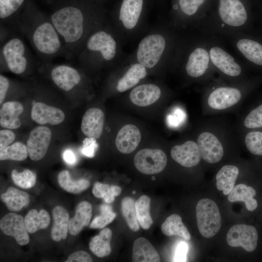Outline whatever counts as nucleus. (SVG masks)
Returning a JSON list of instances; mask_svg holds the SVG:
<instances>
[{
  "mask_svg": "<svg viewBox=\"0 0 262 262\" xmlns=\"http://www.w3.org/2000/svg\"><path fill=\"white\" fill-rule=\"evenodd\" d=\"M63 42L67 58L76 57L89 34L108 17L99 5L68 4L49 16Z\"/></svg>",
  "mask_w": 262,
  "mask_h": 262,
  "instance_id": "f257e3e1",
  "label": "nucleus"
},
{
  "mask_svg": "<svg viewBox=\"0 0 262 262\" xmlns=\"http://www.w3.org/2000/svg\"><path fill=\"white\" fill-rule=\"evenodd\" d=\"M124 44L108 17L89 34L75 57L87 70L119 66L128 55L123 51Z\"/></svg>",
  "mask_w": 262,
  "mask_h": 262,
  "instance_id": "f03ea898",
  "label": "nucleus"
},
{
  "mask_svg": "<svg viewBox=\"0 0 262 262\" xmlns=\"http://www.w3.org/2000/svg\"><path fill=\"white\" fill-rule=\"evenodd\" d=\"M15 30L28 40L42 63L66 56L61 38L50 19L37 10L28 8L19 15Z\"/></svg>",
  "mask_w": 262,
  "mask_h": 262,
  "instance_id": "7ed1b4c3",
  "label": "nucleus"
},
{
  "mask_svg": "<svg viewBox=\"0 0 262 262\" xmlns=\"http://www.w3.org/2000/svg\"><path fill=\"white\" fill-rule=\"evenodd\" d=\"M147 0H121L110 19L124 44L135 41L149 28Z\"/></svg>",
  "mask_w": 262,
  "mask_h": 262,
  "instance_id": "20e7f679",
  "label": "nucleus"
},
{
  "mask_svg": "<svg viewBox=\"0 0 262 262\" xmlns=\"http://www.w3.org/2000/svg\"><path fill=\"white\" fill-rule=\"evenodd\" d=\"M142 37L125 61L139 63L147 71L158 69L167 61L169 45L167 33L158 23L149 27Z\"/></svg>",
  "mask_w": 262,
  "mask_h": 262,
  "instance_id": "39448f33",
  "label": "nucleus"
},
{
  "mask_svg": "<svg viewBox=\"0 0 262 262\" xmlns=\"http://www.w3.org/2000/svg\"><path fill=\"white\" fill-rule=\"evenodd\" d=\"M0 61L1 67L22 75L33 67L37 61L23 38L13 31L0 41Z\"/></svg>",
  "mask_w": 262,
  "mask_h": 262,
  "instance_id": "423d86ee",
  "label": "nucleus"
},
{
  "mask_svg": "<svg viewBox=\"0 0 262 262\" xmlns=\"http://www.w3.org/2000/svg\"><path fill=\"white\" fill-rule=\"evenodd\" d=\"M196 217L198 230L203 237L211 238L220 230V213L213 200L209 198L200 200L196 206Z\"/></svg>",
  "mask_w": 262,
  "mask_h": 262,
  "instance_id": "0eeeda50",
  "label": "nucleus"
},
{
  "mask_svg": "<svg viewBox=\"0 0 262 262\" xmlns=\"http://www.w3.org/2000/svg\"><path fill=\"white\" fill-rule=\"evenodd\" d=\"M45 64L49 68L51 80L63 91H72L82 81L81 72L72 66L67 64L52 65L51 62Z\"/></svg>",
  "mask_w": 262,
  "mask_h": 262,
  "instance_id": "6e6552de",
  "label": "nucleus"
},
{
  "mask_svg": "<svg viewBox=\"0 0 262 262\" xmlns=\"http://www.w3.org/2000/svg\"><path fill=\"white\" fill-rule=\"evenodd\" d=\"M167 157L162 150L144 148L137 152L134 164L141 173L147 175L159 173L165 167Z\"/></svg>",
  "mask_w": 262,
  "mask_h": 262,
  "instance_id": "1a4fd4ad",
  "label": "nucleus"
},
{
  "mask_svg": "<svg viewBox=\"0 0 262 262\" xmlns=\"http://www.w3.org/2000/svg\"><path fill=\"white\" fill-rule=\"evenodd\" d=\"M258 235L256 229L251 225L238 224L232 226L227 234V242L232 247L241 246L247 252L257 247Z\"/></svg>",
  "mask_w": 262,
  "mask_h": 262,
  "instance_id": "9d476101",
  "label": "nucleus"
},
{
  "mask_svg": "<svg viewBox=\"0 0 262 262\" xmlns=\"http://www.w3.org/2000/svg\"><path fill=\"white\" fill-rule=\"evenodd\" d=\"M120 67L121 75L118 76L115 84V89L119 93L124 92L134 87L148 74L147 69L138 63L127 62L125 61Z\"/></svg>",
  "mask_w": 262,
  "mask_h": 262,
  "instance_id": "9b49d317",
  "label": "nucleus"
},
{
  "mask_svg": "<svg viewBox=\"0 0 262 262\" xmlns=\"http://www.w3.org/2000/svg\"><path fill=\"white\" fill-rule=\"evenodd\" d=\"M52 136L50 130L45 126H38L30 132L27 142L28 155L33 161H39L46 154Z\"/></svg>",
  "mask_w": 262,
  "mask_h": 262,
  "instance_id": "f8f14e48",
  "label": "nucleus"
},
{
  "mask_svg": "<svg viewBox=\"0 0 262 262\" xmlns=\"http://www.w3.org/2000/svg\"><path fill=\"white\" fill-rule=\"evenodd\" d=\"M201 158L210 164L219 162L224 153L223 145L219 139L213 133L204 131L201 133L196 142Z\"/></svg>",
  "mask_w": 262,
  "mask_h": 262,
  "instance_id": "ddd939ff",
  "label": "nucleus"
},
{
  "mask_svg": "<svg viewBox=\"0 0 262 262\" xmlns=\"http://www.w3.org/2000/svg\"><path fill=\"white\" fill-rule=\"evenodd\" d=\"M0 228L4 234L14 237L20 246L30 242L24 219L19 214L15 213L6 214L0 221Z\"/></svg>",
  "mask_w": 262,
  "mask_h": 262,
  "instance_id": "4468645a",
  "label": "nucleus"
},
{
  "mask_svg": "<svg viewBox=\"0 0 262 262\" xmlns=\"http://www.w3.org/2000/svg\"><path fill=\"white\" fill-rule=\"evenodd\" d=\"M219 13L222 21L232 26H240L247 20V13L239 0H220Z\"/></svg>",
  "mask_w": 262,
  "mask_h": 262,
  "instance_id": "2eb2a0df",
  "label": "nucleus"
},
{
  "mask_svg": "<svg viewBox=\"0 0 262 262\" xmlns=\"http://www.w3.org/2000/svg\"><path fill=\"white\" fill-rule=\"evenodd\" d=\"M239 90L235 88L223 87L214 90L209 95L208 104L216 110H223L238 103L241 98Z\"/></svg>",
  "mask_w": 262,
  "mask_h": 262,
  "instance_id": "dca6fc26",
  "label": "nucleus"
},
{
  "mask_svg": "<svg viewBox=\"0 0 262 262\" xmlns=\"http://www.w3.org/2000/svg\"><path fill=\"white\" fill-rule=\"evenodd\" d=\"M170 154L174 161L186 167L196 166L201 158L197 143L191 140L174 146Z\"/></svg>",
  "mask_w": 262,
  "mask_h": 262,
  "instance_id": "f3484780",
  "label": "nucleus"
},
{
  "mask_svg": "<svg viewBox=\"0 0 262 262\" xmlns=\"http://www.w3.org/2000/svg\"><path fill=\"white\" fill-rule=\"evenodd\" d=\"M31 117L34 122L38 124L56 125L64 120L65 115L64 113L58 108L37 102L32 107Z\"/></svg>",
  "mask_w": 262,
  "mask_h": 262,
  "instance_id": "a211bd4d",
  "label": "nucleus"
},
{
  "mask_svg": "<svg viewBox=\"0 0 262 262\" xmlns=\"http://www.w3.org/2000/svg\"><path fill=\"white\" fill-rule=\"evenodd\" d=\"M105 116L103 111L97 108L89 109L82 117L81 130L88 137L99 138L102 133Z\"/></svg>",
  "mask_w": 262,
  "mask_h": 262,
  "instance_id": "6ab92c4d",
  "label": "nucleus"
},
{
  "mask_svg": "<svg viewBox=\"0 0 262 262\" xmlns=\"http://www.w3.org/2000/svg\"><path fill=\"white\" fill-rule=\"evenodd\" d=\"M141 139V135L138 128L134 125L127 124L118 131L115 143L119 152L129 154L136 149Z\"/></svg>",
  "mask_w": 262,
  "mask_h": 262,
  "instance_id": "aec40b11",
  "label": "nucleus"
},
{
  "mask_svg": "<svg viewBox=\"0 0 262 262\" xmlns=\"http://www.w3.org/2000/svg\"><path fill=\"white\" fill-rule=\"evenodd\" d=\"M162 90L154 83H144L134 87L130 93L131 101L135 105L145 107L157 101L161 96Z\"/></svg>",
  "mask_w": 262,
  "mask_h": 262,
  "instance_id": "412c9836",
  "label": "nucleus"
},
{
  "mask_svg": "<svg viewBox=\"0 0 262 262\" xmlns=\"http://www.w3.org/2000/svg\"><path fill=\"white\" fill-rule=\"evenodd\" d=\"M210 56L213 64L226 75L235 77L241 73L240 66L234 62L231 55L221 48H212Z\"/></svg>",
  "mask_w": 262,
  "mask_h": 262,
  "instance_id": "4be33fe9",
  "label": "nucleus"
},
{
  "mask_svg": "<svg viewBox=\"0 0 262 262\" xmlns=\"http://www.w3.org/2000/svg\"><path fill=\"white\" fill-rule=\"evenodd\" d=\"M24 108L17 101H10L2 104L0 109V125L5 128L16 129L21 125L19 116Z\"/></svg>",
  "mask_w": 262,
  "mask_h": 262,
  "instance_id": "5701e85b",
  "label": "nucleus"
},
{
  "mask_svg": "<svg viewBox=\"0 0 262 262\" xmlns=\"http://www.w3.org/2000/svg\"><path fill=\"white\" fill-rule=\"evenodd\" d=\"M209 62V55L207 51L196 48L188 56L185 65L186 72L191 77H199L205 73Z\"/></svg>",
  "mask_w": 262,
  "mask_h": 262,
  "instance_id": "b1692460",
  "label": "nucleus"
},
{
  "mask_svg": "<svg viewBox=\"0 0 262 262\" xmlns=\"http://www.w3.org/2000/svg\"><path fill=\"white\" fill-rule=\"evenodd\" d=\"M25 0H0V30L15 31L16 14Z\"/></svg>",
  "mask_w": 262,
  "mask_h": 262,
  "instance_id": "393cba45",
  "label": "nucleus"
},
{
  "mask_svg": "<svg viewBox=\"0 0 262 262\" xmlns=\"http://www.w3.org/2000/svg\"><path fill=\"white\" fill-rule=\"evenodd\" d=\"M132 260L134 262H159L160 255L147 239L140 237L133 245Z\"/></svg>",
  "mask_w": 262,
  "mask_h": 262,
  "instance_id": "a878e982",
  "label": "nucleus"
},
{
  "mask_svg": "<svg viewBox=\"0 0 262 262\" xmlns=\"http://www.w3.org/2000/svg\"><path fill=\"white\" fill-rule=\"evenodd\" d=\"M92 212V205L88 202L83 201L79 203L75 215L69 221L68 231L71 235H77L83 228L89 225Z\"/></svg>",
  "mask_w": 262,
  "mask_h": 262,
  "instance_id": "bb28decb",
  "label": "nucleus"
},
{
  "mask_svg": "<svg viewBox=\"0 0 262 262\" xmlns=\"http://www.w3.org/2000/svg\"><path fill=\"white\" fill-rule=\"evenodd\" d=\"M53 224L51 231V238L59 242L66 239L68 230L69 214L67 210L60 206L52 210Z\"/></svg>",
  "mask_w": 262,
  "mask_h": 262,
  "instance_id": "cd10ccee",
  "label": "nucleus"
},
{
  "mask_svg": "<svg viewBox=\"0 0 262 262\" xmlns=\"http://www.w3.org/2000/svg\"><path fill=\"white\" fill-rule=\"evenodd\" d=\"M256 195V191L252 187L240 183L234 186L228 195V199L230 202L242 201L247 210L252 212L258 206L257 201L254 197Z\"/></svg>",
  "mask_w": 262,
  "mask_h": 262,
  "instance_id": "c85d7f7f",
  "label": "nucleus"
},
{
  "mask_svg": "<svg viewBox=\"0 0 262 262\" xmlns=\"http://www.w3.org/2000/svg\"><path fill=\"white\" fill-rule=\"evenodd\" d=\"M239 173L238 168L233 165H225L216 175V185L217 189L222 191L225 195H228L233 188Z\"/></svg>",
  "mask_w": 262,
  "mask_h": 262,
  "instance_id": "c756f323",
  "label": "nucleus"
},
{
  "mask_svg": "<svg viewBox=\"0 0 262 262\" xmlns=\"http://www.w3.org/2000/svg\"><path fill=\"white\" fill-rule=\"evenodd\" d=\"M29 195L13 187H9L6 192L1 194L0 199L9 210L18 212L30 202Z\"/></svg>",
  "mask_w": 262,
  "mask_h": 262,
  "instance_id": "7c9ffc66",
  "label": "nucleus"
},
{
  "mask_svg": "<svg viewBox=\"0 0 262 262\" xmlns=\"http://www.w3.org/2000/svg\"><path fill=\"white\" fill-rule=\"evenodd\" d=\"M161 230L168 236L177 235L187 241L191 239L190 234L182 222L181 218L177 214H172L166 218L161 225Z\"/></svg>",
  "mask_w": 262,
  "mask_h": 262,
  "instance_id": "2f4dec72",
  "label": "nucleus"
},
{
  "mask_svg": "<svg viewBox=\"0 0 262 262\" xmlns=\"http://www.w3.org/2000/svg\"><path fill=\"white\" fill-rule=\"evenodd\" d=\"M25 225L28 233H33L37 230L47 228L50 217L47 211L41 209L39 212L35 209L28 212L24 218Z\"/></svg>",
  "mask_w": 262,
  "mask_h": 262,
  "instance_id": "473e14b6",
  "label": "nucleus"
},
{
  "mask_svg": "<svg viewBox=\"0 0 262 262\" xmlns=\"http://www.w3.org/2000/svg\"><path fill=\"white\" fill-rule=\"evenodd\" d=\"M112 236L111 229L108 228L102 229L98 235L91 240L89 245L90 250L98 257L108 256L111 252L110 242Z\"/></svg>",
  "mask_w": 262,
  "mask_h": 262,
  "instance_id": "72a5a7b5",
  "label": "nucleus"
},
{
  "mask_svg": "<svg viewBox=\"0 0 262 262\" xmlns=\"http://www.w3.org/2000/svg\"><path fill=\"white\" fill-rule=\"evenodd\" d=\"M238 49L244 56L255 64L262 66V45L247 39L240 40L237 43Z\"/></svg>",
  "mask_w": 262,
  "mask_h": 262,
  "instance_id": "f704fd0d",
  "label": "nucleus"
},
{
  "mask_svg": "<svg viewBox=\"0 0 262 262\" xmlns=\"http://www.w3.org/2000/svg\"><path fill=\"white\" fill-rule=\"evenodd\" d=\"M57 180L61 188L72 194L80 193L87 189L90 185L89 181L86 179L72 180L69 172L66 170H63L59 173Z\"/></svg>",
  "mask_w": 262,
  "mask_h": 262,
  "instance_id": "c9c22d12",
  "label": "nucleus"
},
{
  "mask_svg": "<svg viewBox=\"0 0 262 262\" xmlns=\"http://www.w3.org/2000/svg\"><path fill=\"white\" fill-rule=\"evenodd\" d=\"M150 198L142 195L135 202L136 216L140 226L144 229H148L153 224L150 214Z\"/></svg>",
  "mask_w": 262,
  "mask_h": 262,
  "instance_id": "e433bc0d",
  "label": "nucleus"
},
{
  "mask_svg": "<svg viewBox=\"0 0 262 262\" xmlns=\"http://www.w3.org/2000/svg\"><path fill=\"white\" fill-rule=\"evenodd\" d=\"M121 211L129 228L133 231H137L140 225L136 216L134 199L130 197H124L121 202Z\"/></svg>",
  "mask_w": 262,
  "mask_h": 262,
  "instance_id": "4c0bfd02",
  "label": "nucleus"
},
{
  "mask_svg": "<svg viewBox=\"0 0 262 262\" xmlns=\"http://www.w3.org/2000/svg\"><path fill=\"white\" fill-rule=\"evenodd\" d=\"M120 187L116 185H111L103 184L99 182L94 183L92 189V193L97 198H103L107 203H112L115 197L119 196L121 193Z\"/></svg>",
  "mask_w": 262,
  "mask_h": 262,
  "instance_id": "58836bf2",
  "label": "nucleus"
},
{
  "mask_svg": "<svg viewBox=\"0 0 262 262\" xmlns=\"http://www.w3.org/2000/svg\"><path fill=\"white\" fill-rule=\"evenodd\" d=\"M28 155L27 146L19 142H16L0 151V161L11 160L21 161L25 160Z\"/></svg>",
  "mask_w": 262,
  "mask_h": 262,
  "instance_id": "ea45409f",
  "label": "nucleus"
},
{
  "mask_svg": "<svg viewBox=\"0 0 262 262\" xmlns=\"http://www.w3.org/2000/svg\"><path fill=\"white\" fill-rule=\"evenodd\" d=\"M11 178L15 184L24 189L33 187L36 181V174L29 169H25L22 172L13 170L11 173Z\"/></svg>",
  "mask_w": 262,
  "mask_h": 262,
  "instance_id": "a19ab883",
  "label": "nucleus"
},
{
  "mask_svg": "<svg viewBox=\"0 0 262 262\" xmlns=\"http://www.w3.org/2000/svg\"><path fill=\"white\" fill-rule=\"evenodd\" d=\"M100 213L95 217L90 225L92 229H102L111 223L116 216L110 205L102 204L100 206Z\"/></svg>",
  "mask_w": 262,
  "mask_h": 262,
  "instance_id": "79ce46f5",
  "label": "nucleus"
},
{
  "mask_svg": "<svg viewBox=\"0 0 262 262\" xmlns=\"http://www.w3.org/2000/svg\"><path fill=\"white\" fill-rule=\"evenodd\" d=\"M245 144L252 154L262 155V132L251 131L245 137Z\"/></svg>",
  "mask_w": 262,
  "mask_h": 262,
  "instance_id": "37998d69",
  "label": "nucleus"
},
{
  "mask_svg": "<svg viewBox=\"0 0 262 262\" xmlns=\"http://www.w3.org/2000/svg\"><path fill=\"white\" fill-rule=\"evenodd\" d=\"M244 124L246 128L249 129L262 127V104L248 114L244 120Z\"/></svg>",
  "mask_w": 262,
  "mask_h": 262,
  "instance_id": "c03bdc74",
  "label": "nucleus"
},
{
  "mask_svg": "<svg viewBox=\"0 0 262 262\" xmlns=\"http://www.w3.org/2000/svg\"><path fill=\"white\" fill-rule=\"evenodd\" d=\"M178 4L175 5L174 8L178 7L183 14L187 16L194 15L197 11L199 7L205 0H178Z\"/></svg>",
  "mask_w": 262,
  "mask_h": 262,
  "instance_id": "a18cd8bd",
  "label": "nucleus"
},
{
  "mask_svg": "<svg viewBox=\"0 0 262 262\" xmlns=\"http://www.w3.org/2000/svg\"><path fill=\"white\" fill-rule=\"evenodd\" d=\"M96 139L93 137H87L83 141L82 153L86 157L93 158L95 154L98 145Z\"/></svg>",
  "mask_w": 262,
  "mask_h": 262,
  "instance_id": "49530a36",
  "label": "nucleus"
},
{
  "mask_svg": "<svg viewBox=\"0 0 262 262\" xmlns=\"http://www.w3.org/2000/svg\"><path fill=\"white\" fill-rule=\"evenodd\" d=\"M188 246L184 242H180L175 250L173 262H186Z\"/></svg>",
  "mask_w": 262,
  "mask_h": 262,
  "instance_id": "de8ad7c7",
  "label": "nucleus"
},
{
  "mask_svg": "<svg viewBox=\"0 0 262 262\" xmlns=\"http://www.w3.org/2000/svg\"><path fill=\"white\" fill-rule=\"evenodd\" d=\"M16 138L15 133L9 130L0 131V151L9 146L14 142Z\"/></svg>",
  "mask_w": 262,
  "mask_h": 262,
  "instance_id": "09e8293b",
  "label": "nucleus"
},
{
  "mask_svg": "<svg viewBox=\"0 0 262 262\" xmlns=\"http://www.w3.org/2000/svg\"><path fill=\"white\" fill-rule=\"evenodd\" d=\"M91 262L92 259L90 255L84 251H79L71 254L66 262Z\"/></svg>",
  "mask_w": 262,
  "mask_h": 262,
  "instance_id": "8fccbe9b",
  "label": "nucleus"
},
{
  "mask_svg": "<svg viewBox=\"0 0 262 262\" xmlns=\"http://www.w3.org/2000/svg\"><path fill=\"white\" fill-rule=\"evenodd\" d=\"M10 84V80L5 76L0 75V104H2L6 97Z\"/></svg>",
  "mask_w": 262,
  "mask_h": 262,
  "instance_id": "3c124183",
  "label": "nucleus"
},
{
  "mask_svg": "<svg viewBox=\"0 0 262 262\" xmlns=\"http://www.w3.org/2000/svg\"><path fill=\"white\" fill-rule=\"evenodd\" d=\"M63 158L64 161L70 165H74L77 162L75 153L70 149H66L63 152Z\"/></svg>",
  "mask_w": 262,
  "mask_h": 262,
  "instance_id": "603ef678",
  "label": "nucleus"
}]
</instances>
